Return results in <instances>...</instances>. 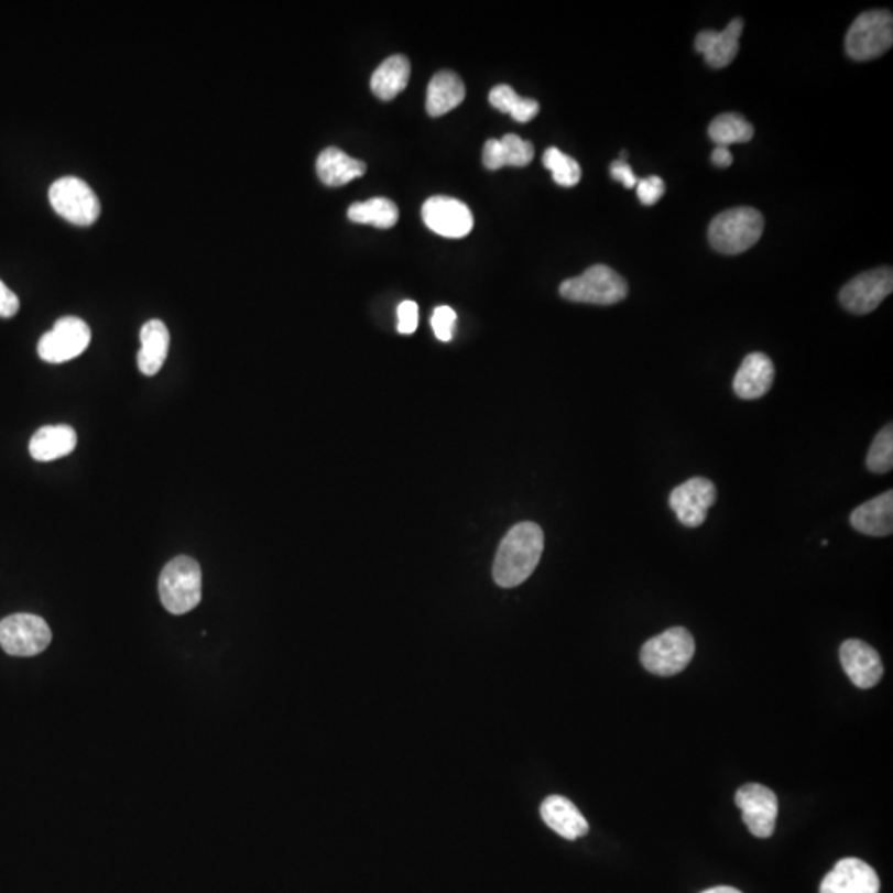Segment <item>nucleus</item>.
<instances>
[{
  "instance_id": "393cba45",
  "label": "nucleus",
  "mask_w": 893,
  "mask_h": 893,
  "mask_svg": "<svg viewBox=\"0 0 893 893\" xmlns=\"http://www.w3.org/2000/svg\"><path fill=\"white\" fill-rule=\"evenodd\" d=\"M411 64L404 55H392L382 62L371 78V90L379 100H394L407 87Z\"/></svg>"
},
{
  "instance_id": "4be33fe9",
  "label": "nucleus",
  "mask_w": 893,
  "mask_h": 893,
  "mask_svg": "<svg viewBox=\"0 0 893 893\" xmlns=\"http://www.w3.org/2000/svg\"><path fill=\"white\" fill-rule=\"evenodd\" d=\"M138 368L144 375H156L170 351V329L161 319H151L141 328Z\"/></svg>"
},
{
  "instance_id": "c85d7f7f",
  "label": "nucleus",
  "mask_w": 893,
  "mask_h": 893,
  "mask_svg": "<svg viewBox=\"0 0 893 893\" xmlns=\"http://www.w3.org/2000/svg\"><path fill=\"white\" fill-rule=\"evenodd\" d=\"M543 164L552 171L553 179L563 187H573L581 181V166L578 161L559 151L558 148H548L543 154Z\"/></svg>"
},
{
  "instance_id": "423d86ee",
  "label": "nucleus",
  "mask_w": 893,
  "mask_h": 893,
  "mask_svg": "<svg viewBox=\"0 0 893 893\" xmlns=\"http://www.w3.org/2000/svg\"><path fill=\"white\" fill-rule=\"evenodd\" d=\"M893 44V18L886 11L860 14L846 35V52L852 61L867 62L882 57Z\"/></svg>"
},
{
  "instance_id": "72a5a7b5",
  "label": "nucleus",
  "mask_w": 893,
  "mask_h": 893,
  "mask_svg": "<svg viewBox=\"0 0 893 893\" xmlns=\"http://www.w3.org/2000/svg\"><path fill=\"white\" fill-rule=\"evenodd\" d=\"M21 308L19 296L0 280V318H12Z\"/></svg>"
},
{
  "instance_id": "f03ea898",
  "label": "nucleus",
  "mask_w": 893,
  "mask_h": 893,
  "mask_svg": "<svg viewBox=\"0 0 893 893\" xmlns=\"http://www.w3.org/2000/svg\"><path fill=\"white\" fill-rule=\"evenodd\" d=\"M764 217L753 207H737L711 220L708 240L717 252L738 255L747 252L763 236Z\"/></svg>"
},
{
  "instance_id": "bb28decb",
  "label": "nucleus",
  "mask_w": 893,
  "mask_h": 893,
  "mask_svg": "<svg viewBox=\"0 0 893 893\" xmlns=\"http://www.w3.org/2000/svg\"><path fill=\"white\" fill-rule=\"evenodd\" d=\"M490 105L500 113H509L519 123H529L540 113L538 101L532 98H522L509 85H497L490 91Z\"/></svg>"
},
{
  "instance_id": "ddd939ff",
  "label": "nucleus",
  "mask_w": 893,
  "mask_h": 893,
  "mask_svg": "<svg viewBox=\"0 0 893 893\" xmlns=\"http://www.w3.org/2000/svg\"><path fill=\"white\" fill-rule=\"evenodd\" d=\"M671 509L687 529H697L707 520L708 510L717 503V489L711 480L694 477L672 490Z\"/></svg>"
},
{
  "instance_id": "2f4dec72",
  "label": "nucleus",
  "mask_w": 893,
  "mask_h": 893,
  "mask_svg": "<svg viewBox=\"0 0 893 893\" xmlns=\"http://www.w3.org/2000/svg\"><path fill=\"white\" fill-rule=\"evenodd\" d=\"M638 196L644 206H654L665 194V184L661 177L651 176L638 183Z\"/></svg>"
},
{
  "instance_id": "f257e3e1",
  "label": "nucleus",
  "mask_w": 893,
  "mask_h": 893,
  "mask_svg": "<svg viewBox=\"0 0 893 893\" xmlns=\"http://www.w3.org/2000/svg\"><path fill=\"white\" fill-rule=\"evenodd\" d=\"M545 549V535L540 525L519 523L500 543L493 563V579L500 588H516L525 582L540 565Z\"/></svg>"
},
{
  "instance_id": "7ed1b4c3",
  "label": "nucleus",
  "mask_w": 893,
  "mask_h": 893,
  "mask_svg": "<svg viewBox=\"0 0 893 893\" xmlns=\"http://www.w3.org/2000/svg\"><path fill=\"white\" fill-rule=\"evenodd\" d=\"M160 598L171 614H186L203 599V571L190 556H177L160 576Z\"/></svg>"
},
{
  "instance_id": "f704fd0d",
  "label": "nucleus",
  "mask_w": 893,
  "mask_h": 893,
  "mask_svg": "<svg viewBox=\"0 0 893 893\" xmlns=\"http://www.w3.org/2000/svg\"><path fill=\"white\" fill-rule=\"evenodd\" d=\"M611 176L612 179L618 181V183L624 184L628 189H634L638 186L639 179L635 177L634 171L632 167L629 166L625 161L619 160L614 161L611 166Z\"/></svg>"
},
{
  "instance_id": "1a4fd4ad",
  "label": "nucleus",
  "mask_w": 893,
  "mask_h": 893,
  "mask_svg": "<svg viewBox=\"0 0 893 893\" xmlns=\"http://www.w3.org/2000/svg\"><path fill=\"white\" fill-rule=\"evenodd\" d=\"M90 326L78 316H64L55 323L52 331L45 333L39 341V356L42 361L62 364L78 358L90 346Z\"/></svg>"
},
{
  "instance_id": "2eb2a0df",
  "label": "nucleus",
  "mask_w": 893,
  "mask_h": 893,
  "mask_svg": "<svg viewBox=\"0 0 893 893\" xmlns=\"http://www.w3.org/2000/svg\"><path fill=\"white\" fill-rule=\"evenodd\" d=\"M840 664L856 687L872 688L883 675L879 652L859 639H850L840 645Z\"/></svg>"
},
{
  "instance_id": "7c9ffc66",
  "label": "nucleus",
  "mask_w": 893,
  "mask_h": 893,
  "mask_svg": "<svg viewBox=\"0 0 893 893\" xmlns=\"http://www.w3.org/2000/svg\"><path fill=\"white\" fill-rule=\"evenodd\" d=\"M431 323L437 339L444 342L453 341L454 331H456L457 315L450 306H438V308H435Z\"/></svg>"
},
{
  "instance_id": "20e7f679",
  "label": "nucleus",
  "mask_w": 893,
  "mask_h": 893,
  "mask_svg": "<svg viewBox=\"0 0 893 893\" xmlns=\"http://www.w3.org/2000/svg\"><path fill=\"white\" fill-rule=\"evenodd\" d=\"M694 654V635L687 629L672 628L645 642L641 662L651 674L672 677L688 667Z\"/></svg>"
},
{
  "instance_id": "a211bd4d",
  "label": "nucleus",
  "mask_w": 893,
  "mask_h": 893,
  "mask_svg": "<svg viewBox=\"0 0 893 893\" xmlns=\"http://www.w3.org/2000/svg\"><path fill=\"white\" fill-rule=\"evenodd\" d=\"M850 525L862 535L883 538L893 532V492L886 490L882 495L862 503L850 515Z\"/></svg>"
},
{
  "instance_id": "a878e982",
  "label": "nucleus",
  "mask_w": 893,
  "mask_h": 893,
  "mask_svg": "<svg viewBox=\"0 0 893 893\" xmlns=\"http://www.w3.org/2000/svg\"><path fill=\"white\" fill-rule=\"evenodd\" d=\"M348 219L355 224L375 227V229H392L398 224L399 209L391 199L372 197L366 203L352 204L348 209Z\"/></svg>"
},
{
  "instance_id": "dca6fc26",
  "label": "nucleus",
  "mask_w": 893,
  "mask_h": 893,
  "mask_svg": "<svg viewBox=\"0 0 893 893\" xmlns=\"http://www.w3.org/2000/svg\"><path fill=\"white\" fill-rule=\"evenodd\" d=\"M743 19H734L721 32L704 31L695 39V48L704 55L711 68L728 67L740 51V37L743 34Z\"/></svg>"
},
{
  "instance_id": "b1692460",
  "label": "nucleus",
  "mask_w": 893,
  "mask_h": 893,
  "mask_svg": "<svg viewBox=\"0 0 893 893\" xmlns=\"http://www.w3.org/2000/svg\"><path fill=\"white\" fill-rule=\"evenodd\" d=\"M366 166L362 161L349 157L338 148H328L323 151L316 161V173L323 184L329 187H341L358 177L364 176Z\"/></svg>"
},
{
  "instance_id": "473e14b6",
  "label": "nucleus",
  "mask_w": 893,
  "mask_h": 893,
  "mask_svg": "<svg viewBox=\"0 0 893 893\" xmlns=\"http://www.w3.org/2000/svg\"><path fill=\"white\" fill-rule=\"evenodd\" d=\"M418 306L417 303L405 300L398 308V331L401 335H412L417 329Z\"/></svg>"
},
{
  "instance_id": "5701e85b",
  "label": "nucleus",
  "mask_w": 893,
  "mask_h": 893,
  "mask_svg": "<svg viewBox=\"0 0 893 893\" xmlns=\"http://www.w3.org/2000/svg\"><path fill=\"white\" fill-rule=\"evenodd\" d=\"M466 100V85L454 72H438L427 88V113L432 118L444 117L456 110Z\"/></svg>"
},
{
  "instance_id": "f3484780",
  "label": "nucleus",
  "mask_w": 893,
  "mask_h": 893,
  "mask_svg": "<svg viewBox=\"0 0 893 893\" xmlns=\"http://www.w3.org/2000/svg\"><path fill=\"white\" fill-rule=\"evenodd\" d=\"M774 375H776V371H774L771 358H767L764 352H751L743 359L740 369L734 374V394L744 401L763 398L770 392Z\"/></svg>"
},
{
  "instance_id": "aec40b11",
  "label": "nucleus",
  "mask_w": 893,
  "mask_h": 893,
  "mask_svg": "<svg viewBox=\"0 0 893 893\" xmlns=\"http://www.w3.org/2000/svg\"><path fill=\"white\" fill-rule=\"evenodd\" d=\"M77 447V432L70 425H45L35 432L29 445L32 459L37 462H52V460L67 457Z\"/></svg>"
},
{
  "instance_id": "9b49d317",
  "label": "nucleus",
  "mask_w": 893,
  "mask_h": 893,
  "mask_svg": "<svg viewBox=\"0 0 893 893\" xmlns=\"http://www.w3.org/2000/svg\"><path fill=\"white\" fill-rule=\"evenodd\" d=\"M737 806L750 832L760 839L773 836L776 829L777 804L776 794L763 784H744L737 793Z\"/></svg>"
},
{
  "instance_id": "4468645a",
  "label": "nucleus",
  "mask_w": 893,
  "mask_h": 893,
  "mask_svg": "<svg viewBox=\"0 0 893 893\" xmlns=\"http://www.w3.org/2000/svg\"><path fill=\"white\" fill-rule=\"evenodd\" d=\"M879 890L875 870L863 860L847 857L824 876L819 893H879Z\"/></svg>"
},
{
  "instance_id": "412c9836",
  "label": "nucleus",
  "mask_w": 893,
  "mask_h": 893,
  "mask_svg": "<svg viewBox=\"0 0 893 893\" xmlns=\"http://www.w3.org/2000/svg\"><path fill=\"white\" fill-rule=\"evenodd\" d=\"M535 157V148L516 134H507L502 140H489L483 146V164L497 171L503 166L525 167Z\"/></svg>"
},
{
  "instance_id": "e433bc0d",
  "label": "nucleus",
  "mask_w": 893,
  "mask_h": 893,
  "mask_svg": "<svg viewBox=\"0 0 893 893\" xmlns=\"http://www.w3.org/2000/svg\"><path fill=\"white\" fill-rule=\"evenodd\" d=\"M701 893H743L740 892L738 889H733V886H714V889L705 890Z\"/></svg>"
},
{
  "instance_id": "0eeeda50",
  "label": "nucleus",
  "mask_w": 893,
  "mask_h": 893,
  "mask_svg": "<svg viewBox=\"0 0 893 893\" xmlns=\"http://www.w3.org/2000/svg\"><path fill=\"white\" fill-rule=\"evenodd\" d=\"M48 199L58 216L75 226L87 227L97 222L101 204L97 194L85 181L68 176L55 181L48 190Z\"/></svg>"
},
{
  "instance_id": "6e6552de",
  "label": "nucleus",
  "mask_w": 893,
  "mask_h": 893,
  "mask_svg": "<svg viewBox=\"0 0 893 893\" xmlns=\"http://www.w3.org/2000/svg\"><path fill=\"white\" fill-rule=\"evenodd\" d=\"M52 631L34 614H14L0 621V647L14 657H34L51 645Z\"/></svg>"
},
{
  "instance_id": "f8f14e48",
  "label": "nucleus",
  "mask_w": 893,
  "mask_h": 893,
  "mask_svg": "<svg viewBox=\"0 0 893 893\" xmlns=\"http://www.w3.org/2000/svg\"><path fill=\"white\" fill-rule=\"evenodd\" d=\"M422 219L432 232L447 239H462L473 229V214L459 199L434 196L422 206Z\"/></svg>"
},
{
  "instance_id": "c756f323",
  "label": "nucleus",
  "mask_w": 893,
  "mask_h": 893,
  "mask_svg": "<svg viewBox=\"0 0 893 893\" xmlns=\"http://www.w3.org/2000/svg\"><path fill=\"white\" fill-rule=\"evenodd\" d=\"M867 467L873 473H886L893 467V427L885 425L873 438L867 454Z\"/></svg>"
},
{
  "instance_id": "39448f33",
  "label": "nucleus",
  "mask_w": 893,
  "mask_h": 893,
  "mask_svg": "<svg viewBox=\"0 0 893 893\" xmlns=\"http://www.w3.org/2000/svg\"><path fill=\"white\" fill-rule=\"evenodd\" d=\"M628 282L608 265H592L582 275L566 280L559 295L568 302L616 305L628 296Z\"/></svg>"
},
{
  "instance_id": "c9c22d12",
  "label": "nucleus",
  "mask_w": 893,
  "mask_h": 893,
  "mask_svg": "<svg viewBox=\"0 0 893 893\" xmlns=\"http://www.w3.org/2000/svg\"><path fill=\"white\" fill-rule=\"evenodd\" d=\"M711 163L718 167H730L731 163H733V156H731L728 148L717 146L711 153Z\"/></svg>"
},
{
  "instance_id": "cd10ccee",
  "label": "nucleus",
  "mask_w": 893,
  "mask_h": 893,
  "mask_svg": "<svg viewBox=\"0 0 893 893\" xmlns=\"http://www.w3.org/2000/svg\"><path fill=\"white\" fill-rule=\"evenodd\" d=\"M754 128L741 115L723 113L715 118L708 128V137L717 146L748 143L753 138Z\"/></svg>"
},
{
  "instance_id": "6ab92c4d",
  "label": "nucleus",
  "mask_w": 893,
  "mask_h": 893,
  "mask_svg": "<svg viewBox=\"0 0 893 893\" xmlns=\"http://www.w3.org/2000/svg\"><path fill=\"white\" fill-rule=\"evenodd\" d=\"M543 820L549 829L555 830L559 836L568 840H576L579 837H585L589 830L588 820L585 819L575 803L565 796L546 797L543 801L542 809Z\"/></svg>"
},
{
  "instance_id": "9d476101",
  "label": "nucleus",
  "mask_w": 893,
  "mask_h": 893,
  "mask_svg": "<svg viewBox=\"0 0 893 893\" xmlns=\"http://www.w3.org/2000/svg\"><path fill=\"white\" fill-rule=\"evenodd\" d=\"M893 292V273L889 266L869 270L850 280L840 290L839 300L853 315L872 313Z\"/></svg>"
}]
</instances>
